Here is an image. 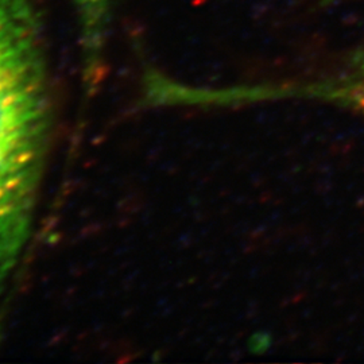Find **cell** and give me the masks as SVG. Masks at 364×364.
Instances as JSON below:
<instances>
[{
  "label": "cell",
  "mask_w": 364,
  "mask_h": 364,
  "mask_svg": "<svg viewBox=\"0 0 364 364\" xmlns=\"http://www.w3.org/2000/svg\"><path fill=\"white\" fill-rule=\"evenodd\" d=\"M87 49L96 52L103 37L111 0H76Z\"/></svg>",
  "instance_id": "cell-3"
},
{
  "label": "cell",
  "mask_w": 364,
  "mask_h": 364,
  "mask_svg": "<svg viewBox=\"0 0 364 364\" xmlns=\"http://www.w3.org/2000/svg\"><path fill=\"white\" fill-rule=\"evenodd\" d=\"M221 103L254 105L277 100H305L333 105L364 117V41L335 70L304 80L221 87Z\"/></svg>",
  "instance_id": "cell-2"
},
{
  "label": "cell",
  "mask_w": 364,
  "mask_h": 364,
  "mask_svg": "<svg viewBox=\"0 0 364 364\" xmlns=\"http://www.w3.org/2000/svg\"><path fill=\"white\" fill-rule=\"evenodd\" d=\"M39 30L28 0H0V302L26 248L49 141Z\"/></svg>",
  "instance_id": "cell-1"
}]
</instances>
